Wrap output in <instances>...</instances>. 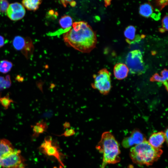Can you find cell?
I'll return each mask as SVG.
<instances>
[{
    "instance_id": "cell-15",
    "label": "cell",
    "mask_w": 168,
    "mask_h": 168,
    "mask_svg": "<svg viewBox=\"0 0 168 168\" xmlns=\"http://www.w3.org/2000/svg\"><path fill=\"white\" fill-rule=\"evenodd\" d=\"M59 23L61 27L65 29L66 32L71 28L73 23L71 16L64 15L61 17L59 20Z\"/></svg>"
},
{
    "instance_id": "cell-5",
    "label": "cell",
    "mask_w": 168,
    "mask_h": 168,
    "mask_svg": "<svg viewBox=\"0 0 168 168\" xmlns=\"http://www.w3.org/2000/svg\"><path fill=\"white\" fill-rule=\"evenodd\" d=\"M126 65L132 74L141 75L145 71V68L141 51L136 49L130 52L126 59Z\"/></svg>"
},
{
    "instance_id": "cell-28",
    "label": "cell",
    "mask_w": 168,
    "mask_h": 168,
    "mask_svg": "<svg viewBox=\"0 0 168 168\" xmlns=\"http://www.w3.org/2000/svg\"><path fill=\"white\" fill-rule=\"evenodd\" d=\"M63 126L64 129L68 128L70 127V125L69 122H66L63 124Z\"/></svg>"
},
{
    "instance_id": "cell-7",
    "label": "cell",
    "mask_w": 168,
    "mask_h": 168,
    "mask_svg": "<svg viewBox=\"0 0 168 168\" xmlns=\"http://www.w3.org/2000/svg\"><path fill=\"white\" fill-rule=\"evenodd\" d=\"M6 12L8 17L14 21L21 19L24 16L26 13L23 5L18 2L9 5Z\"/></svg>"
},
{
    "instance_id": "cell-24",
    "label": "cell",
    "mask_w": 168,
    "mask_h": 168,
    "mask_svg": "<svg viewBox=\"0 0 168 168\" xmlns=\"http://www.w3.org/2000/svg\"><path fill=\"white\" fill-rule=\"evenodd\" d=\"M168 16H165L163 18L162 21V28L160 29V30L161 32H163L165 31L168 30Z\"/></svg>"
},
{
    "instance_id": "cell-1",
    "label": "cell",
    "mask_w": 168,
    "mask_h": 168,
    "mask_svg": "<svg viewBox=\"0 0 168 168\" xmlns=\"http://www.w3.org/2000/svg\"><path fill=\"white\" fill-rule=\"evenodd\" d=\"M66 44L82 53H89L95 48L96 33L84 21L75 22L72 27L63 34Z\"/></svg>"
},
{
    "instance_id": "cell-8",
    "label": "cell",
    "mask_w": 168,
    "mask_h": 168,
    "mask_svg": "<svg viewBox=\"0 0 168 168\" xmlns=\"http://www.w3.org/2000/svg\"><path fill=\"white\" fill-rule=\"evenodd\" d=\"M146 140L143 134L138 130L133 131L130 135L124 138L122 145L124 148H129L133 146L138 144Z\"/></svg>"
},
{
    "instance_id": "cell-11",
    "label": "cell",
    "mask_w": 168,
    "mask_h": 168,
    "mask_svg": "<svg viewBox=\"0 0 168 168\" xmlns=\"http://www.w3.org/2000/svg\"><path fill=\"white\" fill-rule=\"evenodd\" d=\"M129 69L127 65L122 63L115 64L114 68V73L115 78L118 80H122L128 76Z\"/></svg>"
},
{
    "instance_id": "cell-19",
    "label": "cell",
    "mask_w": 168,
    "mask_h": 168,
    "mask_svg": "<svg viewBox=\"0 0 168 168\" xmlns=\"http://www.w3.org/2000/svg\"><path fill=\"white\" fill-rule=\"evenodd\" d=\"M25 44V39L21 36H16L13 39V45L14 48L16 50H22L24 47Z\"/></svg>"
},
{
    "instance_id": "cell-21",
    "label": "cell",
    "mask_w": 168,
    "mask_h": 168,
    "mask_svg": "<svg viewBox=\"0 0 168 168\" xmlns=\"http://www.w3.org/2000/svg\"><path fill=\"white\" fill-rule=\"evenodd\" d=\"M11 85L10 76H6L5 78L0 76V90L8 88Z\"/></svg>"
},
{
    "instance_id": "cell-20",
    "label": "cell",
    "mask_w": 168,
    "mask_h": 168,
    "mask_svg": "<svg viewBox=\"0 0 168 168\" xmlns=\"http://www.w3.org/2000/svg\"><path fill=\"white\" fill-rule=\"evenodd\" d=\"M13 65L10 61L7 60H3L0 62V72L6 73L10 71Z\"/></svg>"
},
{
    "instance_id": "cell-17",
    "label": "cell",
    "mask_w": 168,
    "mask_h": 168,
    "mask_svg": "<svg viewBox=\"0 0 168 168\" xmlns=\"http://www.w3.org/2000/svg\"><path fill=\"white\" fill-rule=\"evenodd\" d=\"M136 29L133 26H128L125 29L124 34L128 42L133 41L136 38Z\"/></svg>"
},
{
    "instance_id": "cell-27",
    "label": "cell",
    "mask_w": 168,
    "mask_h": 168,
    "mask_svg": "<svg viewBox=\"0 0 168 168\" xmlns=\"http://www.w3.org/2000/svg\"><path fill=\"white\" fill-rule=\"evenodd\" d=\"M5 43V41L4 37L0 35V48L3 46Z\"/></svg>"
},
{
    "instance_id": "cell-18",
    "label": "cell",
    "mask_w": 168,
    "mask_h": 168,
    "mask_svg": "<svg viewBox=\"0 0 168 168\" xmlns=\"http://www.w3.org/2000/svg\"><path fill=\"white\" fill-rule=\"evenodd\" d=\"M33 49V44L29 38L25 39V44L22 50V53L26 57H30L32 53Z\"/></svg>"
},
{
    "instance_id": "cell-29",
    "label": "cell",
    "mask_w": 168,
    "mask_h": 168,
    "mask_svg": "<svg viewBox=\"0 0 168 168\" xmlns=\"http://www.w3.org/2000/svg\"><path fill=\"white\" fill-rule=\"evenodd\" d=\"M168 129L167 128L165 132H164L166 141V143L167 145L168 143Z\"/></svg>"
},
{
    "instance_id": "cell-26",
    "label": "cell",
    "mask_w": 168,
    "mask_h": 168,
    "mask_svg": "<svg viewBox=\"0 0 168 168\" xmlns=\"http://www.w3.org/2000/svg\"><path fill=\"white\" fill-rule=\"evenodd\" d=\"M61 1L62 3L65 7H66L68 4L72 7L75 6L76 4V2L74 0H61Z\"/></svg>"
},
{
    "instance_id": "cell-14",
    "label": "cell",
    "mask_w": 168,
    "mask_h": 168,
    "mask_svg": "<svg viewBox=\"0 0 168 168\" xmlns=\"http://www.w3.org/2000/svg\"><path fill=\"white\" fill-rule=\"evenodd\" d=\"M153 12L152 5L147 3L141 5L139 7V12L140 14L145 17H151Z\"/></svg>"
},
{
    "instance_id": "cell-6",
    "label": "cell",
    "mask_w": 168,
    "mask_h": 168,
    "mask_svg": "<svg viewBox=\"0 0 168 168\" xmlns=\"http://www.w3.org/2000/svg\"><path fill=\"white\" fill-rule=\"evenodd\" d=\"M60 148L55 141L52 139L51 137H46L44 142L39 147L40 151L47 156H52L55 158L61 166L63 167L64 165L62 161V158L64 156L59 150Z\"/></svg>"
},
{
    "instance_id": "cell-16",
    "label": "cell",
    "mask_w": 168,
    "mask_h": 168,
    "mask_svg": "<svg viewBox=\"0 0 168 168\" xmlns=\"http://www.w3.org/2000/svg\"><path fill=\"white\" fill-rule=\"evenodd\" d=\"M41 0H22V5L29 10L35 11L39 8Z\"/></svg>"
},
{
    "instance_id": "cell-10",
    "label": "cell",
    "mask_w": 168,
    "mask_h": 168,
    "mask_svg": "<svg viewBox=\"0 0 168 168\" xmlns=\"http://www.w3.org/2000/svg\"><path fill=\"white\" fill-rule=\"evenodd\" d=\"M165 141L166 139L164 132H159L152 134L148 142L153 147L161 148Z\"/></svg>"
},
{
    "instance_id": "cell-9",
    "label": "cell",
    "mask_w": 168,
    "mask_h": 168,
    "mask_svg": "<svg viewBox=\"0 0 168 168\" xmlns=\"http://www.w3.org/2000/svg\"><path fill=\"white\" fill-rule=\"evenodd\" d=\"M15 149L8 140L0 139V168L2 162L15 151Z\"/></svg>"
},
{
    "instance_id": "cell-31",
    "label": "cell",
    "mask_w": 168,
    "mask_h": 168,
    "mask_svg": "<svg viewBox=\"0 0 168 168\" xmlns=\"http://www.w3.org/2000/svg\"><path fill=\"white\" fill-rule=\"evenodd\" d=\"M17 168H25L24 167V166H22V167H19Z\"/></svg>"
},
{
    "instance_id": "cell-30",
    "label": "cell",
    "mask_w": 168,
    "mask_h": 168,
    "mask_svg": "<svg viewBox=\"0 0 168 168\" xmlns=\"http://www.w3.org/2000/svg\"><path fill=\"white\" fill-rule=\"evenodd\" d=\"M54 168H63V166L61 165L58 167H54Z\"/></svg>"
},
{
    "instance_id": "cell-2",
    "label": "cell",
    "mask_w": 168,
    "mask_h": 168,
    "mask_svg": "<svg viewBox=\"0 0 168 168\" xmlns=\"http://www.w3.org/2000/svg\"><path fill=\"white\" fill-rule=\"evenodd\" d=\"M96 149L103 154L102 162L100 168H105L108 164H114L120 161V152L118 143L110 132H104Z\"/></svg>"
},
{
    "instance_id": "cell-4",
    "label": "cell",
    "mask_w": 168,
    "mask_h": 168,
    "mask_svg": "<svg viewBox=\"0 0 168 168\" xmlns=\"http://www.w3.org/2000/svg\"><path fill=\"white\" fill-rule=\"evenodd\" d=\"M110 76V73L106 69H101L93 75L94 82L91 84V87L103 95L107 94L111 87Z\"/></svg>"
},
{
    "instance_id": "cell-25",
    "label": "cell",
    "mask_w": 168,
    "mask_h": 168,
    "mask_svg": "<svg viewBox=\"0 0 168 168\" xmlns=\"http://www.w3.org/2000/svg\"><path fill=\"white\" fill-rule=\"evenodd\" d=\"M75 131L72 128L68 129L66 130L64 132L59 136H64L68 137L73 135L75 134Z\"/></svg>"
},
{
    "instance_id": "cell-32",
    "label": "cell",
    "mask_w": 168,
    "mask_h": 168,
    "mask_svg": "<svg viewBox=\"0 0 168 168\" xmlns=\"http://www.w3.org/2000/svg\"></svg>"
},
{
    "instance_id": "cell-13",
    "label": "cell",
    "mask_w": 168,
    "mask_h": 168,
    "mask_svg": "<svg viewBox=\"0 0 168 168\" xmlns=\"http://www.w3.org/2000/svg\"><path fill=\"white\" fill-rule=\"evenodd\" d=\"M32 127L33 131V136L35 137H38L40 134L46 131L48 128L47 124L43 120L39 121Z\"/></svg>"
},
{
    "instance_id": "cell-22",
    "label": "cell",
    "mask_w": 168,
    "mask_h": 168,
    "mask_svg": "<svg viewBox=\"0 0 168 168\" xmlns=\"http://www.w3.org/2000/svg\"><path fill=\"white\" fill-rule=\"evenodd\" d=\"M13 101L10 98L9 94L3 97H0V103L5 109H7Z\"/></svg>"
},
{
    "instance_id": "cell-23",
    "label": "cell",
    "mask_w": 168,
    "mask_h": 168,
    "mask_svg": "<svg viewBox=\"0 0 168 168\" xmlns=\"http://www.w3.org/2000/svg\"><path fill=\"white\" fill-rule=\"evenodd\" d=\"M9 3L6 0H0V12H4L7 11Z\"/></svg>"
},
{
    "instance_id": "cell-12",
    "label": "cell",
    "mask_w": 168,
    "mask_h": 168,
    "mask_svg": "<svg viewBox=\"0 0 168 168\" xmlns=\"http://www.w3.org/2000/svg\"><path fill=\"white\" fill-rule=\"evenodd\" d=\"M168 70L165 69L161 72V76L156 73L153 75L150 78L152 82H157L163 83L167 91L168 90Z\"/></svg>"
},
{
    "instance_id": "cell-3",
    "label": "cell",
    "mask_w": 168,
    "mask_h": 168,
    "mask_svg": "<svg viewBox=\"0 0 168 168\" xmlns=\"http://www.w3.org/2000/svg\"><path fill=\"white\" fill-rule=\"evenodd\" d=\"M162 153L160 148L153 147L145 140L133 147L130 149L129 156L133 163L148 166L157 161Z\"/></svg>"
}]
</instances>
